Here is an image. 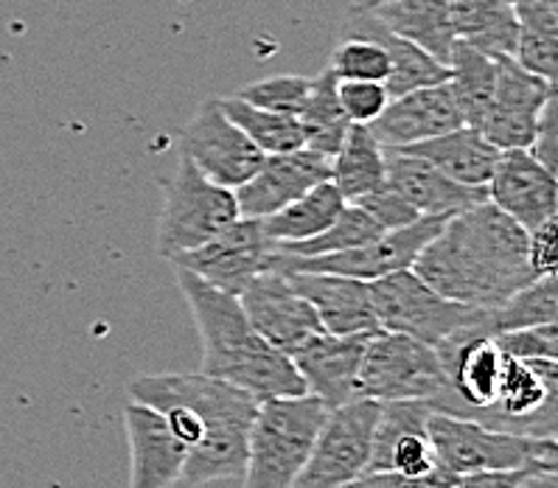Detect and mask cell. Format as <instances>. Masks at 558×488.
<instances>
[{"mask_svg": "<svg viewBox=\"0 0 558 488\" xmlns=\"http://www.w3.org/2000/svg\"><path fill=\"white\" fill-rule=\"evenodd\" d=\"M410 270L449 301L488 312L536 278L527 231L488 199L447 219Z\"/></svg>", "mask_w": 558, "mask_h": 488, "instance_id": "6da1fadb", "label": "cell"}, {"mask_svg": "<svg viewBox=\"0 0 558 488\" xmlns=\"http://www.w3.org/2000/svg\"><path fill=\"white\" fill-rule=\"evenodd\" d=\"M132 402L151 410L183 407L199 427V441L185 455L183 480L191 486L242 477L247 463L250 424L258 399L208 374H155L130 382Z\"/></svg>", "mask_w": 558, "mask_h": 488, "instance_id": "7a4b0ae2", "label": "cell"}, {"mask_svg": "<svg viewBox=\"0 0 558 488\" xmlns=\"http://www.w3.org/2000/svg\"><path fill=\"white\" fill-rule=\"evenodd\" d=\"M174 276L203 340V374L247 390L258 402L306 393L292 356L250 326L236 295L210 286L183 267H174Z\"/></svg>", "mask_w": 558, "mask_h": 488, "instance_id": "3957f363", "label": "cell"}, {"mask_svg": "<svg viewBox=\"0 0 558 488\" xmlns=\"http://www.w3.org/2000/svg\"><path fill=\"white\" fill-rule=\"evenodd\" d=\"M329 407L312 393L258 402L250 424L242 488H292Z\"/></svg>", "mask_w": 558, "mask_h": 488, "instance_id": "277c9868", "label": "cell"}, {"mask_svg": "<svg viewBox=\"0 0 558 488\" xmlns=\"http://www.w3.org/2000/svg\"><path fill=\"white\" fill-rule=\"evenodd\" d=\"M376 324L381 331H399L440 349L463 337H494L492 312L449 301L424 284L413 270L390 272L368 281Z\"/></svg>", "mask_w": 558, "mask_h": 488, "instance_id": "5b68a950", "label": "cell"}, {"mask_svg": "<svg viewBox=\"0 0 558 488\" xmlns=\"http://www.w3.org/2000/svg\"><path fill=\"white\" fill-rule=\"evenodd\" d=\"M427 429L435 463L452 477L474 475V472H508V468H536V472L558 468L556 438L502 432L474 418L449 416L438 410H433Z\"/></svg>", "mask_w": 558, "mask_h": 488, "instance_id": "8992f818", "label": "cell"}, {"mask_svg": "<svg viewBox=\"0 0 558 488\" xmlns=\"http://www.w3.org/2000/svg\"><path fill=\"white\" fill-rule=\"evenodd\" d=\"M447 393V370L438 349L399 331L371 334L362 354L356 399L374 402H427L429 407Z\"/></svg>", "mask_w": 558, "mask_h": 488, "instance_id": "52a82bcc", "label": "cell"}, {"mask_svg": "<svg viewBox=\"0 0 558 488\" xmlns=\"http://www.w3.org/2000/svg\"><path fill=\"white\" fill-rule=\"evenodd\" d=\"M163 188V211L158 219V251L163 258L194 251L239 219L236 192L210 183L183 155Z\"/></svg>", "mask_w": 558, "mask_h": 488, "instance_id": "ba28073f", "label": "cell"}, {"mask_svg": "<svg viewBox=\"0 0 558 488\" xmlns=\"http://www.w3.org/2000/svg\"><path fill=\"white\" fill-rule=\"evenodd\" d=\"M379 407L381 402L374 399H351L349 404L329 410L312 443L310 461L292 488H342L365 475Z\"/></svg>", "mask_w": 558, "mask_h": 488, "instance_id": "9c48e42d", "label": "cell"}, {"mask_svg": "<svg viewBox=\"0 0 558 488\" xmlns=\"http://www.w3.org/2000/svg\"><path fill=\"white\" fill-rule=\"evenodd\" d=\"M180 155L210 183L236 192L258 172L267 155L228 119L219 99H205L180 133Z\"/></svg>", "mask_w": 558, "mask_h": 488, "instance_id": "30bf717a", "label": "cell"}, {"mask_svg": "<svg viewBox=\"0 0 558 488\" xmlns=\"http://www.w3.org/2000/svg\"><path fill=\"white\" fill-rule=\"evenodd\" d=\"M447 219L421 217L418 222L399 228V231H385L379 239L368 244H360L354 251L335 253V256L295 258L272 253V270L281 272H335V276L360 278V281H376L390 272L410 270L418 253L440 233Z\"/></svg>", "mask_w": 558, "mask_h": 488, "instance_id": "8fae6325", "label": "cell"}, {"mask_svg": "<svg viewBox=\"0 0 558 488\" xmlns=\"http://www.w3.org/2000/svg\"><path fill=\"white\" fill-rule=\"evenodd\" d=\"M558 363L556 359H513L508 356L506 377L499 396L488 416V424L502 432L533 438L558 436Z\"/></svg>", "mask_w": 558, "mask_h": 488, "instance_id": "7c38bea8", "label": "cell"}, {"mask_svg": "<svg viewBox=\"0 0 558 488\" xmlns=\"http://www.w3.org/2000/svg\"><path fill=\"white\" fill-rule=\"evenodd\" d=\"M272 242L264 236L258 219L239 217L205 244L171 256L174 267L194 272L217 290L239 295L262 272L272 270Z\"/></svg>", "mask_w": 558, "mask_h": 488, "instance_id": "4fadbf2b", "label": "cell"}, {"mask_svg": "<svg viewBox=\"0 0 558 488\" xmlns=\"http://www.w3.org/2000/svg\"><path fill=\"white\" fill-rule=\"evenodd\" d=\"M556 96L553 82L525 71L513 57H497V85L486 119L477 126L499 152L527 149L536 133L538 115Z\"/></svg>", "mask_w": 558, "mask_h": 488, "instance_id": "5bb4252c", "label": "cell"}, {"mask_svg": "<svg viewBox=\"0 0 558 488\" xmlns=\"http://www.w3.org/2000/svg\"><path fill=\"white\" fill-rule=\"evenodd\" d=\"M236 297L250 326L283 354H292L306 340L326 331L310 301L298 295L290 278L281 270H267L256 276Z\"/></svg>", "mask_w": 558, "mask_h": 488, "instance_id": "9a60e30c", "label": "cell"}, {"mask_svg": "<svg viewBox=\"0 0 558 488\" xmlns=\"http://www.w3.org/2000/svg\"><path fill=\"white\" fill-rule=\"evenodd\" d=\"M429 416L433 407L427 402H381L368 472H399L408 477L433 475L438 463L429 443Z\"/></svg>", "mask_w": 558, "mask_h": 488, "instance_id": "2e32d148", "label": "cell"}, {"mask_svg": "<svg viewBox=\"0 0 558 488\" xmlns=\"http://www.w3.org/2000/svg\"><path fill=\"white\" fill-rule=\"evenodd\" d=\"M486 194L488 203L497 205L499 211L508 213L525 231H533L558 211L556 172L545 169L527 149L499 152Z\"/></svg>", "mask_w": 558, "mask_h": 488, "instance_id": "e0dca14e", "label": "cell"}, {"mask_svg": "<svg viewBox=\"0 0 558 488\" xmlns=\"http://www.w3.org/2000/svg\"><path fill=\"white\" fill-rule=\"evenodd\" d=\"M463 124L466 121H463V112H460L454 90L447 80L390 99L379 119L368 124V130L385 149H401V146H413L452 133Z\"/></svg>", "mask_w": 558, "mask_h": 488, "instance_id": "ac0fdd59", "label": "cell"}, {"mask_svg": "<svg viewBox=\"0 0 558 488\" xmlns=\"http://www.w3.org/2000/svg\"><path fill=\"white\" fill-rule=\"evenodd\" d=\"M326 180H331V160L310 152L306 146L295 152L267 155L258 172L236 188L239 217H269Z\"/></svg>", "mask_w": 558, "mask_h": 488, "instance_id": "d6986e66", "label": "cell"}, {"mask_svg": "<svg viewBox=\"0 0 558 488\" xmlns=\"http://www.w3.org/2000/svg\"><path fill=\"white\" fill-rule=\"evenodd\" d=\"M371 334H329L320 331L292 351L306 393L320 399L329 410L356 399V379Z\"/></svg>", "mask_w": 558, "mask_h": 488, "instance_id": "ffe728a7", "label": "cell"}, {"mask_svg": "<svg viewBox=\"0 0 558 488\" xmlns=\"http://www.w3.org/2000/svg\"><path fill=\"white\" fill-rule=\"evenodd\" d=\"M130 441V488H171L183 480L189 449L158 410L132 402L124 410Z\"/></svg>", "mask_w": 558, "mask_h": 488, "instance_id": "44dd1931", "label": "cell"}, {"mask_svg": "<svg viewBox=\"0 0 558 488\" xmlns=\"http://www.w3.org/2000/svg\"><path fill=\"white\" fill-rule=\"evenodd\" d=\"M312 304L329 334H376L374 301L371 284L360 278L335 276V272H283Z\"/></svg>", "mask_w": 558, "mask_h": 488, "instance_id": "7402d4cb", "label": "cell"}, {"mask_svg": "<svg viewBox=\"0 0 558 488\" xmlns=\"http://www.w3.org/2000/svg\"><path fill=\"white\" fill-rule=\"evenodd\" d=\"M385 160H388V185L408 199L421 217L452 219L488 199L486 188L454 183L424 158L385 149Z\"/></svg>", "mask_w": 558, "mask_h": 488, "instance_id": "603a6c76", "label": "cell"}, {"mask_svg": "<svg viewBox=\"0 0 558 488\" xmlns=\"http://www.w3.org/2000/svg\"><path fill=\"white\" fill-rule=\"evenodd\" d=\"M399 152L415 155L433 163L438 172L447 174L449 180L472 188H486L494 174V166L499 160V149L486 138V135L463 124L452 133H444L438 138L421 141L413 146H401Z\"/></svg>", "mask_w": 558, "mask_h": 488, "instance_id": "cb8c5ba5", "label": "cell"}, {"mask_svg": "<svg viewBox=\"0 0 558 488\" xmlns=\"http://www.w3.org/2000/svg\"><path fill=\"white\" fill-rule=\"evenodd\" d=\"M368 14H374L381 26L401 40L424 48L444 65L449 62V53L458 40L449 0H393V3H385Z\"/></svg>", "mask_w": 558, "mask_h": 488, "instance_id": "d4e9b609", "label": "cell"}, {"mask_svg": "<svg viewBox=\"0 0 558 488\" xmlns=\"http://www.w3.org/2000/svg\"><path fill=\"white\" fill-rule=\"evenodd\" d=\"M331 183L345 203H360L362 197L388 185V160L385 146L374 138L365 124H351L340 149L331 158Z\"/></svg>", "mask_w": 558, "mask_h": 488, "instance_id": "484cf974", "label": "cell"}, {"mask_svg": "<svg viewBox=\"0 0 558 488\" xmlns=\"http://www.w3.org/2000/svg\"><path fill=\"white\" fill-rule=\"evenodd\" d=\"M454 37L488 57H513L519 21L506 0H449Z\"/></svg>", "mask_w": 558, "mask_h": 488, "instance_id": "4316f807", "label": "cell"}, {"mask_svg": "<svg viewBox=\"0 0 558 488\" xmlns=\"http://www.w3.org/2000/svg\"><path fill=\"white\" fill-rule=\"evenodd\" d=\"M342 205H345V199L337 192V185L326 180L303 197H298L295 203L283 205L281 211L269 213L258 222H262L264 236L272 244L303 242V239H312L326 231L340 217Z\"/></svg>", "mask_w": 558, "mask_h": 488, "instance_id": "83f0119b", "label": "cell"}, {"mask_svg": "<svg viewBox=\"0 0 558 488\" xmlns=\"http://www.w3.org/2000/svg\"><path fill=\"white\" fill-rule=\"evenodd\" d=\"M449 85L454 90L463 121L477 130L486 119L488 107L494 99V85H497V60L466 42L454 40L449 53Z\"/></svg>", "mask_w": 558, "mask_h": 488, "instance_id": "f1b7e54d", "label": "cell"}, {"mask_svg": "<svg viewBox=\"0 0 558 488\" xmlns=\"http://www.w3.org/2000/svg\"><path fill=\"white\" fill-rule=\"evenodd\" d=\"M298 121H301L303 130V146L326 160L335 158L342 138L349 133L351 121L345 119L340 99H337V76L329 68H323L312 80L310 99H306V107L298 115Z\"/></svg>", "mask_w": 558, "mask_h": 488, "instance_id": "f546056e", "label": "cell"}, {"mask_svg": "<svg viewBox=\"0 0 558 488\" xmlns=\"http://www.w3.org/2000/svg\"><path fill=\"white\" fill-rule=\"evenodd\" d=\"M356 12H360V9H356ZM362 14H365L371 32L379 37V42L385 46V51H388L390 71H388V80H385V90H388L390 99L404 96V93L410 90H418V87H429L449 80V68L444 65V62L435 60L433 53H427L424 48L396 37L393 32H388V28L376 21L374 14L368 12H362Z\"/></svg>", "mask_w": 558, "mask_h": 488, "instance_id": "4dcf8cb0", "label": "cell"}, {"mask_svg": "<svg viewBox=\"0 0 558 488\" xmlns=\"http://www.w3.org/2000/svg\"><path fill=\"white\" fill-rule=\"evenodd\" d=\"M219 105L228 112V119L233 121V124H236L264 155H283L303 149L301 121L292 119V115L262 110V107L247 105V101L239 99V96L219 99Z\"/></svg>", "mask_w": 558, "mask_h": 488, "instance_id": "1f68e13d", "label": "cell"}, {"mask_svg": "<svg viewBox=\"0 0 558 488\" xmlns=\"http://www.w3.org/2000/svg\"><path fill=\"white\" fill-rule=\"evenodd\" d=\"M381 228L362 211L356 203L342 205L340 217L326 228L323 233L312 239H303V242H290V244H272V251L281 253V256H295V258H315V256H335V253L354 251L360 244H368L374 239L381 236Z\"/></svg>", "mask_w": 558, "mask_h": 488, "instance_id": "d6a6232c", "label": "cell"}, {"mask_svg": "<svg viewBox=\"0 0 558 488\" xmlns=\"http://www.w3.org/2000/svg\"><path fill=\"white\" fill-rule=\"evenodd\" d=\"M329 71L337 80H368L381 82L388 80L390 60L385 46L379 42L374 32H371L365 14L354 9V32H349L331 51Z\"/></svg>", "mask_w": 558, "mask_h": 488, "instance_id": "836d02e7", "label": "cell"}, {"mask_svg": "<svg viewBox=\"0 0 558 488\" xmlns=\"http://www.w3.org/2000/svg\"><path fill=\"white\" fill-rule=\"evenodd\" d=\"M558 320V295L556 272L533 278L531 284L513 292L506 304L492 309V331H513L527 326H545Z\"/></svg>", "mask_w": 558, "mask_h": 488, "instance_id": "e575fe53", "label": "cell"}, {"mask_svg": "<svg viewBox=\"0 0 558 488\" xmlns=\"http://www.w3.org/2000/svg\"><path fill=\"white\" fill-rule=\"evenodd\" d=\"M312 80L306 76H295V73H278V76H267V80H258L253 85H247L244 90H239L236 96L244 99L247 105L262 107L269 112H281V115H292L298 119L310 99Z\"/></svg>", "mask_w": 558, "mask_h": 488, "instance_id": "d590c367", "label": "cell"}, {"mask_svg": "<svg viewBox=\"0 0 558 488\" xmlns=\"http://www.w3.org/2000/svg\"><path fill=\"white\" fill-rule=\"evenodd\" d=\"M337 99H340L342 112L351 124H374L388 107L390 96L381 82L368 80H337Z\"/></svg>", "mask_w": 558, "mask_h": 488, "instance_id": "8d00e7d4", "label": "cell"}, {"mask_svg": "<svg viewBox=\"0 0 558 488\" xmlns=\"http://www.w3.org/2000/svg\"><path fill=\"white\" fill-rule=\"evenodd\" d=\"M494 343L502 349V354L513 356V359H556L558 363L556 324L499 331V334H494Z\"/></svg>", "mask_w": 558, "mask_h": 488, "instance_id": "74e56055", "label": "cell"}, {"mask_svg": "<svg viewBox=\"0 0 558 488\" xmlns=\"http://www.w3.org/2000/svg\"><path fill=\"white\" fill-rule=\"evenodd\" d=\"M556 57H558V37L519 26V40H517V51H513V60L525 68V71L553 82L556 80Z\"/></svg>", "mask_w": 558, "mask_h": 488, "instance_id": "f35d334b", "label": "cell"}, {"mask_svg": "<svg viewBox=\"0 0 558 488\" xmlns=\"http://www.w3.org/2000/svg\"><path fill=\"white\" fill-rule=\"evenodd\" d=\"M356 205H360L362 211L368 213L376 224H379L381 231H399V228H408V224L418 222L421 219V213L415 211L413 205L401 197L399 192H393L390 185L368 194V197H362Z\"/></svg>", "mask_w": 558, "mask_h": 488, "instance_id": "ab89813d", "label": "cell"}, {"mask_svg": "<svg viewBox=\"0 0 558 488\" xmlns=\"http://www.w3.org/2000/svg\"><path fill=\"white\" fill-rule=\"evenodd\" d=\"M454 480L458 477L447 475L444 468H435L433 475L424 477H408L399 472H365L342 488H449Z\"/></svg>", "mask_w": 558, "mask_h": 488, "instance_id": "60d3db41", "label": "cell"}, {"mask_svg": "<svg viewBox=\"0 0 558 488\" xmlns=\"http://www.w3.org/2000/svg\"><path fill=\"white\" fill-rule=\"evenodd\" d=\"M556 236H558V224L556 217L542 222L538 228L527 231V261H531V270L538 276H550L556 272Z\"/></svg>", "mask_w": 558, "mask_h": 488, "instance_id": "b9f144b4", "label": "cell"}, {"mask_svg": "<svg viewBox=\"0 0 558 488\" xmlns=\"http://www.w3.org/2000/svg\"><path fill=\"white\" fill-rule=\"evenodd\" d=\"M556 144H558V121H556V96H553V99L547 101L545 110H542V115H538L536 133H533L527 152H531L538 163L545 166V169L556 172V166H558Z\"/></svg>", "mask_w": 558, "mask_h": 488, "instance_id": "7bdbcfd3", "label": "cell"}, {"mask_svg": "<svg viewBox=\"0 0 558 488\" xmlns=\"http://www.w3.org/2000/svg\"><path fill=\"white\" fill-rule=\"evenodd\" d=\"M536 468H508V472H474L463 475L449 488H522Z\"/></svg>", "mask_w": 558, "mask_h": 488, "instance_id": "ee69618b", "label": "cell"}, {"mask_svg": "<svg viewBox=\"0 0 558 488\" xmlns=\"http://www.w3.org/2000/svg\"><path fill=\"white\" fill-rule=\"evenodd\" d=\"M522 488H558V472H536Z\"/></svg>", "mask_w": 558, "mask_h": 488, "instance_id": "f6af8a7d", "label": "cell"}, {"mask_svg": "<svg viewBox=\"0 0 558 488\" xmlns=\"http://www.w3.org/2000/svg\"><path fill=\"white\" fill-rule=\"evenodd\" d=\"M385 3H393V0H356L354 9H360V12H374V9L385 7Z\"/></svg>", "mask_w": 558, "mask_h": 488, "instance_id": "bcb514c9", "label": "cell"}, {"mask_svg": "<svg viewBox=\"0 0 558 488\" xmlns=\"http://www.w3.org/2000/svg\"><path fill=\"white\" fill-rule=\"evenodd\" d=\"M506 3H508V7H513V0H506Z\"/></svg>", "mask_w": 558, "mask_h": 488, "instance_id": "7dc6e473", "label": "cell"}]
</instances>
